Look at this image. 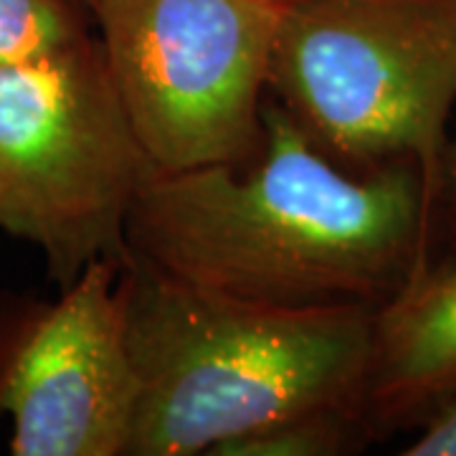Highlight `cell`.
Here are the masks:
<instances>
[{"instance_id": "obj_1", "label": "cell", "mask_w": 456, "mask_h": 456, "mask_svg": "<svg viewBox=\"0 0 456 456\" xmlns=\"http://www.w3.org/2000/svg\"><path fill=\"white\" fill-rule=\"evenodd\" d=\"M261 125L246 160L150 175L127 221L130 256L287 307H380L431 264L441 188L419 165L350 167L269 97Z\"/></svg>"}, {"instance_id": "obj_2", "label": "cell", "mask_w": 456, "mask_h": 456, "mask_svg": "<svg viewBox=\"0 0 456 456\" xmlns=\"http://www.w3.org/2000/svg\"><path fill=\"white\" fill-rule=\"evenodd\" d=\"M134 421L127 456H213L297 411H365L373 305L287 307L122 266Z\"/></svg>"}, {"instance_id": "obj_3", "label": "cell", "mask_w": 456, "mask_h": 456, "mask_svg": "<svg viewBox=\"0 0 456 456\" xmlns=\"http://www.w3.org/2000/svg\"><path fill=\"white\" fill-rule=\"evenodd\" d=\"M266 97L335 160L419 165L444 188L456 0L281 3Z\"/></svg>"}, {"instance_id": "obj_4", "label": "cell", "mask_w": 456, "mask_h": 456, "mask_svg": "<svg viewBox=\"0 0 456 456\" xmlns=\"http://www.w3.org/2000/svg\"><path fill=\"white\" fill-rule=\"evenodd\" d=\"M152 173L94 28L0 66V233L36 246L56 287L92 261H127Z\"/></svg>"}, {"instance_id": "obj_5", "label": "cell", "mask_w": 456, "mask_h": 456, "mask_svg": "<svg viewBox=\"0 0 456 456\" xmlns=\"http://www.w3.org/2000/svg\"><path fill=\"white\" fill-rule=\"evenodd\" d=\"M279 5L92 0L114 89L158 173L246 160L261 142Z\"/></svg>"}, {"instance_id": "obj_6", "label": "cell", "mask_w": 456, "mask_h": 456, "mask_svg": "<svg viewBox=\"0 0 456 456\" xmlns=\"http://www.w3.org/2000/svg\"><path fill=\"white\" fill-rule=\"evenodd\" d=\"M125 261H92L56 299L0 305V421L13 456H127L134 368Z\"/></svg>"}, {"instance_id": "obj_7", "label": "cell", "mask_w": 456, "mask_h": 456, "mask_svg": "<svg viewBox=\"0 0 456 456\" xmlns=\"http://www.w3.org/2000/svg\"><path fill=\"white\" fill-rule=\"evenodd\" d=\"M456 388V264H428L375 307L365 416L375 439L413 428Z\"/></svg>"}, {"instance_id": "obj_8", "label": "cell", "mask_w": 456, "mask_h": 456, "mask_svg": "<svg viewBox=\"0 0 456 456\" xmlns=\"http://www.w3.org/2000/svg\"><path fill=\"white\" fill-rule=\"evenodd\" d=\"M375 431L362 408L297 411L224 444L213 456H342L362 452Z\"/></svg>"}, {"instance_id": "obj_9", "label": "cell", "mask_w": 456, "mask_h": 456, "mask_svg": "<svg viewBox=\"0 0 456 456\" xmlns=\"http://www.w3.org/2000/svg\"><path fill=\"white\" fill-rule=\"evenodd\" d=\"M92 31L71 0H0V66L59 49Z\"/></svg>"}, {"instance_id": "obj_10", "label": "cell", "mask_w": 456, "mask_h": 456, "mask_svg": "<svg viewBox=\"0 0 456 456\" xmlns=\"http://www.w3.org/2000/svg\"><path fill=\"white\" fill-rule=\"evenodd\" d=\"M403 456H456V388L426 416Z\"/></svg>"}, {"instance_id": "obj_11", "label": "cell", "mask_w": 456, "mask_h": 456, "mask_svg": "<svg viewBox=\"0 0 456 456\" xmlns=\"http://www.w3.org/2000/svg\"><path fill=\"white\" fill-rule=\"evenodd\" d=\"M441 200H446V208H449V218H452V231H454V239H456V140H454V145L446 147Z\"/></svg>"}, {"instance_id": "obj_12", "label": "cell", "mask_w": 456, "mask_h": 456, "mask_svg": "<svg viewBox=\"0 0 456 456\" xmlns=\"http://www.w3.org/2000/svg\"><path fill=\"white\" fill-rule=\"evenodd\" d=\"M71 3H74V5H79L84 13L89 16V3H92V0H71Z\"/></svg>"}, {"instance_id": "obj_13", "label": "cell", "mask_w": 456, "mask_h": 456, "mask_svg": "<svg viewBox=\"0 0 456 456\" xmlns=\"http://www.w3.org/2000/svg\"><path fill=\"white\" fill-rule=\"evenodd\" d=\"M266 3H277V5H281V3H289V0H266Z\"/></svg>"}]
</instances>
